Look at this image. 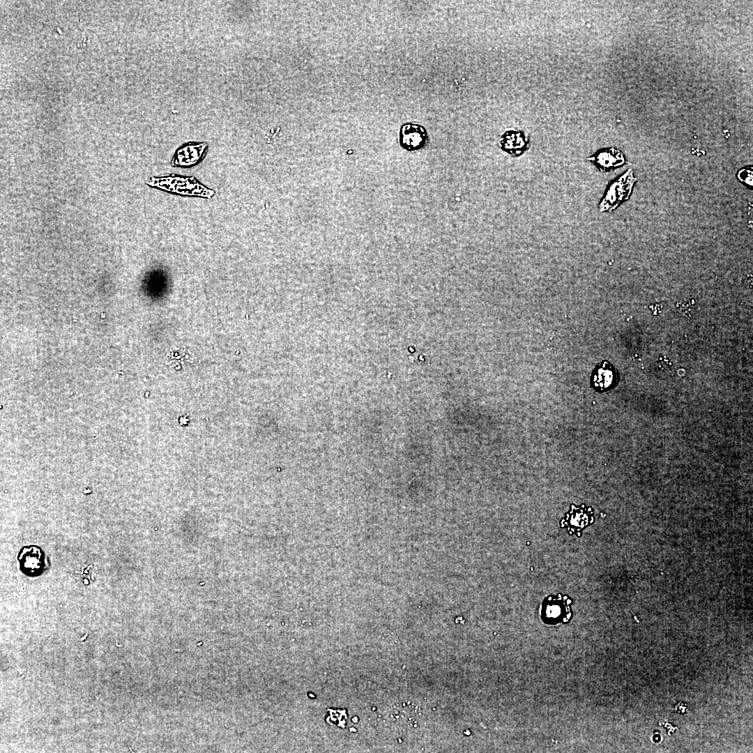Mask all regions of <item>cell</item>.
Instances as JSON below:
<instances>
[{
    "instance_id": "2",
    "label": "cell",
    "mask_w": 753,
    "mask_h": 753,
    "mask_svg": "<svg viewBox=\"0 0 753 753\" xmlns=\"http://www.w3.org/2000/svg\"><path fill=\"white\" fill-rule=\"evenodd\" d=\"M571 602V599L561 595L547 597L542 605V619L552 625L568 623L572 616Z\"/></svg>"
},
{
    "instance_id": "8",
    "label": "cell",
    "mask_w": 753,
    "mask_h": 753,
    "mask_svg": "<svg viewBox=\"0 0 753 753\" xmlns=\"http://www.w3.org/2000/svg\"><path fill=\"white\" fill-rule=\"evenodd\" d=\"M207 151L205 143L188 144L179 148L172 161V166L191 167L199 162Z\"/></svg>"
},
{
    "instance_id": "4",
    "label": "cell",
    "mask_w": 753,
    "mask_h": 753,
    "mask_svg": "<svg viewBox=\"0 0 753 753\" xmlns=\"http://www.w3.org/2000/svg\"><path fill=\"white\" fill-rule=\"evenodd\" d=\"M17 558L21 571L29 577H38L49 568L46 555L38 546L23 547Z\"/></svg>"
},
{
    "instance_id": "10",
    "label": "cell",
    "mask_w": 753,
    "mask_h": 753,
    "mask_svg": "<svg viewBox=\"0 0 753 753\" xmlns=\"http://www.w3.org/2000/svg\"><path fill=\"white\" fill-rule=\"evenodd\" d=\"M616 381L615 369L607 361L598 365L594 370L591 383L598 391H606L611 388Z\"/></svg>"
},
{
    "instance_id": "1",
    "label": "cell",
    "mask_w": 753,
    "mask_h": 753,
    "mask_svg": "<svg viewBox=\"0 0 753 753\" xmlns=\"http://www.w3.org/2000/svg\"><path fill=\"white\" fill-rule=\"evenodd\" d=\"M637 181L632 169H629L607 187L600 204V212H611L630 197Z\"/></svg>"
},
{
    "instance_id": "9",
    "label": "cell",
    "mask_w": 753,
    "mask_h": 753,
    "mask_svg": "<svg viewBox=\"0 0 753 753\" xmlns=\"http://www.w3.org/2000/svg\"><path fill=\"white\" fill-rule=\"evenodd\" d=\"M601 172H607L623 166L625 158L623 153L616 148H605L598 151L587 158Z\"/></svg>"
},
{
    "instance_id": "3",
    "label": "cell",
    "mask_w": 753,
    "mask_h": 753,
    "mask_svg": "<svg viewBox=\"0 0 753 753\" xmlns=\"http://www.w3.org/2000/svg\"><path fill=\"white\" fill-rule=\"evenodd\" d=\"M165 178V182L160 183V188L175 192L181 195L199 196L210 198L214 195V191L200 184L192 177H181L170 175Z\"/></svg>"
},
{
    "instance_id": "6",
    "label": "cell",
    "mask_w": 753,
    "mask_h": 753,
    "mask_svg": "<svg viewBox=\"0 0 753 753\" xmlns=\"http://www.w3.org/2000/svg\"><path fill=\"white\" fill-rule=\"evenodd\" d=\"M593 522V511L591 508H586L584 505L579 507L572 505L571 510L562 519L561 525L562 527H566L570 534H577Z\"/></svg>"
},
{
    "instance_id": "7",
    "label": "cell",
    "mask_w": 753,
    "mask_h": 753,
    "mask_svg": "<svg viewBox=\"0 0 753 753\" xmlns=\"http://www.w3.org/2000/svg\"><path fill=\"white\" fill-rule=\"evenodd\" d=\"M499 145L506 153L512 157H518L528 149L529 139L522 130H508L501 136Z\"/></svg>"
},
{
    "instance_id": "5",
    "label": "cell",
    "mask_w": 753,
    "mask_h": 753,
    "mask_svg": "<svg viewBox=\"0 0 753 753\" xmlns=\"http://www.w3.org/2000/svg\"><path fill=\"white\" fill-rule=\"evenodd\" d=\"M427 140V132L425 127L416 123L403 124L400 130L399 142L400 146L407 151H414L423 149Z\"/></svg>"
},
{
    "instance_id": "11",
    "label": "cell",
    "mask_w": 753,
    "mask_h": 753,
    "mask_svg": "<svg viewBox=\"0 0 753 753\" xmlns=\"http://www.w3.org/2000/svg\"><path fill=\"white\" fill-rule=\"evenodd\" d=\"M752 169L747 167L740 170L738 173V178L748 185L752 186L753 181Z\"/></svg>"
}]
</instances>
